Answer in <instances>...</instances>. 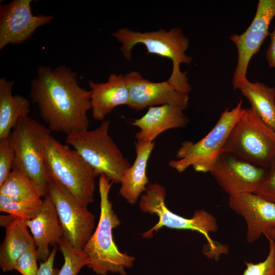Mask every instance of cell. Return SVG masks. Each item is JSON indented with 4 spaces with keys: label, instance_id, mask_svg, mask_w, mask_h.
<instances>
[{
    "label": "cell",
    "instance_id": "1",
    "mask_svg": "<svg viewBox=\"0 0 275 275\" xmlns=\"http://www.w3.org/2000/svg\"><path fill=\"white\" fill-rule=\"evenodd\" d=\"M30 96L51 131L68 135L88 129L91 93L79 85L77 74L71 69L39 66L31 82Z\"/></svg>",
    "mask_w": 275,
    "mask_h": 275
},
{
    "label": "cell",
    "instance_id": "2",
    "mask_svg": "<svg viewBox=\"0 0 275 275\" xmlns=\"http://www.w3.org/2000/svg\"><path fill=\"white\" fill-rule=\"evenodd\" d=\"M112 35L121 44L120 50L128 61L132 58L133 48L139 44L145 45L147 53L170 59L173 67L168 81L180 93L188 94L190 92L186 72L180 68L181 64H189L192 61V57L186 54L189 40L179 28L145 32L121 28Z\"/></svg>",
    "mask_w": 275,
    "mask_h": 275
},
{
    "label": "cell",
    "instance_id": "3",
    "mask_svg": "<svg viewBox=\"0 0 275 275\" xmlns=\"http://www.w3.org/2000/svg\"><path fill=\"white\" fill-rule=\"evenodd\" d=\"M113 184L104 175L99 176L100 217L96 230L82 250L88 258L87 266L96 274L106 275L111 272L126 275V269L133 266L135 258L121 253L113 239V230L121 221L109 199Z\"/></svg>",
    "mask_w": 275,
    "mask_h": 275
},
{
    "label": "cell",
    "instance_id": "4",
    "mask_svg": "<svg viewBox=\"0 0 275 275\" xmlns=\"http://www.w3.org/2000/svg\"><path fill=\"white\" fill-rule=\"evenodd\" d=\"M140 201V208L144 212L156 214L159 221L143 234V237H151L154 231H157L163 227L196 231L203 234L207 241L203 252L206 257L217 260L221 255L227 254V246L213 241L210 237V233H215L218 229L217 221L212 214L200 209L196 211L190 218L182 217L173 213L167 207L166 190L163 186L153 183L148 185Z\"/></svg>",
    "mask_w": 275,
    "mask_h": 275
},
{
    "label": "cell",
    "instance_id": "5",
    "mask_svg": "<svg viewBox=\"0 0 275 275\" xmlns=\"http://www.w3.org/2000/svg\"><path fill=\"white\" fill-rule=\"evenodd\" d=\"M9 135L15 154L13 168L23 172L39 195L44 198L50 181L45 170L44 151L51 130L28 116L19 119Z\"/></svg>",
    "mask_w": 275,
    "mask_h": 275
},
{
    "label": "cell",
    "instance_id": "6",
    "mask_svg": "<svg viewBox=\"0 0 275 275\" xmlns=\"http://www.w3.org/2000/svg\"><path fill=\"white\" fill-rule=\"evenodd\" d=\"M44 163L50 180L67 188L84 206L94 201V169L75 149L64 145L51 135L45 149Z\"/></svg>",
    "mask_w": 275,
    "mask_h": 275
},
{
    "label": "cell",
    "instance_id": "7",
    "mask_svg": "<svg viewBox=\"0 0 275 275\" xmlns=\"http://www.w3.org/2000/svg\"><path fill=\"white\" fill-rule=\"evenodd\" d=\"M222 153L267 169L275 156V131L253 108H243L234 124Z\"/></svg>",
    "mask_w": 275,
    "mask_h": 275
},
{
    "label": "cell",
    "instance_id": "8",
    "mask_svg": "<svg viewBox=\"0 0 275 275\" xmlns=\"http://www.w3.org/2000/svg\"><path fill=\"white\" fill-rule=\"evenodd\" d=\"M109 126L108 120H103L93 130L67 135L65 142L77 151L97 176L103 174L113 183H120L131 164L109 135Z\"/></svg>",
    "mask_w": 275,
    "mask_h": 275
},
{
    "label": "cell",
    "instance_id": "9",
    "mask_svg": "<svg viewBox=\"0 0 275 275\" xmlns=\"http://www.w3.org/2000/svg\"><path fill=\"white\" fill-rule=\"evenodd\" d=\"M242 103L240 99L232 109L226 108L213 128L201 140L196 143L183 142L176 154L178 159L171 160L170 167L180 173L190 166L197 172H210L242 112Z\"/></svg>",
    "mask_w": 275,
    "mask_h": 275
},
{
    "label": "cell",
    "instance_id": "10",
    "mask_svg": "<svg viewBox=\"0 0 275 275\" xmlns=\"http://www.w3.org/2000/svg\"><path fill=\"white\" fill-rule=\"evenodd\" d=\"M48 195L55 205L64 237L73 247L82 250L94 232V215L56 181L50 180Z\"/></svg>",
    "mask_w": 275,
    "mask_h": 275
},
{
    "label": "cell",
    "instance_id": "11",
    "mask_svg": "<svg viewBox=\"0 0 275 275\" xmlns=\"http://www.w3.org/2000/svg\"><path fill=\"white\" fill-rule=\"evenodd\" d=\"M274 16L275 0H259L255 15L249 27L241 35L230 36V40L235 44L238 51L237 63L232 77L234 89L246 77L250 61L269 35V25Z\"/></svg>",
    "mask_w": 275,
    "mask_h": 275
},
{
    "label": "cell",
    "instance_id": "12",
    "mask_svg": "<svg viewBox=\"0 0 275 275\" xmlns=\"http://www.w3.org/2000/svg\"><path fill=\"white\" fill-rule=\"evenodd\" d=\"M266 169L222 153L210 172L230 196L254 193L267 175Z\"/></svg>",
    "mask_w": 275,
    "mask_h": 275
},
{
    "label": "cell",
    "instance_id": "13",
    "mask_svg": "<svg viewBox=\"0 0 275 275\" xmlns=\"http://www.w3.org/2000/svg\"><path fill=\"white\" fill-rule=\"evenodd\" d=\"M32 0H14L0 6V49L9 44H19L40 26L51 22L53 16L34 15Z\"/></svg>",
    "mask_w": 275,
    "mask_h": 275
},
{
    "label": "cell",
    "instance_id": "14",
    "mask_svg": "<svg viewBox=\"0 0 275 275\" xmlns=\"http://www.w3.org/2000/svg\"><path fill=\"white\" fill-rule=\"evenodd\" d=\"M125 76L130 91L129 108L141 111L165 104L176 106L184 111L187 108L189 95L178 92L167 80L152 82L136 71H130Z\"/></svg>",
    "mask_w": 275,
    "mask_h": 275
},
{
    "label": "cell",
    "instance_id": "15",
    "mask_svg": "<svg viewBox=\"0 0 275 275\" xmlns=\"http://www.w3.org/2000/svg\"><path fill=\"white\" fill-rule=\"evenodd\" d=\"M228 204L244 219L248 242L253 243L262 235L275 230V203L250 193L230 196Z\"/></svg>",
    "mask_w": 275,
    "mask_h": 275
},
{
    "label": "cell",
    "instance_id": "16",
    "mask_svg": "<svg viewBox=\"0 0 275 275\" xmlns=\"http://www.w3.org/2000/svg\"><path fill=\"white\" fill-rule=\"evenodd\" d=\"M25 222L33 236L38 260L46 261L51 254L50 246L59 245L64 237L55 205L49 195L43 199L38 214L34 218Z\"/></svg>",
    "mask_w": 275,
    "mask_h": 275
},
{
    "label": "cell",
    "instance_id": "17",
    "mask_svg": "<svg viewBox=\"0 0 275 275\" xmlns=\"http://www.w3.org/2000/svg\"><path fill=\"white\" fill-rule=\"evenodd\" d=\"M88 85L92 114L96 120L102 121L116 107L129 104L130 91L125 75L112 73L106 82L90 80Z\"/></svg>",
    "mask_w": 275,
    "mask_h": 275
},
{
    "label": "cell",
    "instance_id": "18",
    "mask_svg": "<svg viewBox=\"0 0 275 275\" xmlns=\"http://www.w3.org/2000/svg\"><path fill=\"white\" fill-rule=\"evenodd\" d=\"M181 108L169 104L148 107L146 113L132 124L140 128L135 134L136 141L154 142L164 131L184 127L189 119Z\"/></svg>",
    "mask_w": 275,
    "mask_h": 275
},
{
    "label": "cell",
    "instance_id": "19",
    "mask_svg": "<svg viewBox=\"0 0 275 275\" xmlns=\"http://www.w3.org/2000/svg\"><path fill=\"white\" fill-rule=\"evenodd\" d=\"M154 148V142H135V158L133 163L124 172L119 190V195L131 204H135L147 188L149 183L147 163Z\"/></svg>",
    "mask_w": 275,
    "mask_h": 275
},
{
    "label": "cell",
    "instance_id": "20",
    "mask_svg": "<svg viewBox=\"0 0 275 275\" xmlns=\"http://www.w3.org/2000/svg\"><path fill=\"white\" fill-rule=\"evenodd\" d=\"M5 228V236L0 245V267L4 272L15 269L21 255L35 245L24 220L15 217Z\"/></svg>",
    "mask_w": 275,
    "mask_h": 275
},
{
    "label": "cell",
    "instance_id": "21",
    "mask_svg": "<svg viewBox=\"0 0 275 275\" xmlns=\"http://www.w3.org/2000/svg\"><path fill=\"white\" fill-rule=\"evenodd\" d=\"M13 80L0 78V139L10 135L19 119L30 112L29 101L20 95H12Z\"/></svg>",
    "mask_w": 275,
    "mask_h": 275
},
{
    "label": "cell",
    "instance_id": "22",
    "mask_svg": "<svg viewBox=\"0 0 275 275\" xmlns=\"http://www.w3.org/2000/svg\"><path fill=\"white\" fill-rule=\"evenodd\" d=\"M236 89L239 90L260 118L274 131L275 129V87L247 78L242 80Z\"/></svg>",
    "mask_w": 275,
    "mask_h": 275
},
{
    "label": "cell",
    "instance_id": "23",
    "mask_svg": "<svg viewBox=\"0 0 275 275\" xmlns=\"http://www.w3.org/2000/svg\"><path fill=\"white\" fill-rule=\"evenodd\" d=\"M0 194L24 203L41 204L43 202L30 178L16 168L12 169L0 185Z\"/></svg>",
    "mask_w": 275,
    "mask_h": 275
},
{
    "label": "cell",
    "instance_id": "24",
    "mask_svg": "<svg viewBox=\"0 0 275 275\" xmlns=\"http://www.w3.org/2000/svg\"><path fill=\"white\" fill-rule=\"evenodd\" d=\"M59 245L64 258V264L58 275H77L82 267L89 264L86 254L73 247L64 237Z\"/></svg>",
    "mask_w": 275,
    "mask_h": 275
},
{
    "label": "cell",
    "instance_id": "25",
    "mask_svg": "<svg viewBox=\"0 0 275 275\" xmlns=\"http://www.w3.org/2000/svg\"><path fill=\"white\" fill-rule=\"evenodd\" d=\"M42 204L16 201L0 194V211L24 221L34 218L40 212Z\"/></svg>",
    "mask_w": 275,
    "mask_h": 275
},
{
    "label": "cell",
    "instance_id": "26",
    "mask_svg": "<svg viewBox=\"0 0 275 275\" xmlns=\"http://www.w3.org/2000/svg\"><path fill=\"white\" fill-rule=\"evenodd\" d=\"M269 251L266 259L258 263L245 262L243 275H275V241L267 238Z\"/></svg>",
    "mask_w": 275,
    "mask_h": 275
},
{
    "label": "cell",
    "instance_id": "27",
    "mask_svg": "<svg viewBox=\"0 0 275 275\" xmlns=\"http://www.w3.org/2000/svg\"><path fill=\"white\" fill-rule=\"evenodd\" d=\"M14 151L10 135L0 139V185L13 169Z\"/></svg>",
    "mask_w": 275,
    "mask_h": 275
},
{
    "label": "cell",
    "instance_id": "28",
    "mask_svg": "<svg viewBox=\"0 0 275 275\" xmlns=\"http://www.w3.org/2000/svg\"><path fill=\"white\" fill-rule=\"evenodd\" d=\"M37 249L33 245L24 252L17 260L15 269L22 275H38Z\"/></svg>",
    "mask_w": 275,
    "mask_h": 275
},
{
    "label": "cell",
    "instance_id": "29",
    "mask_svg": "<svg viewBox=\"0 0 275 275\" xmlns=\"http://www.w3.org/2000/svg\"><path fill=\"white\" fill-rule=\"evenodd\" d=\"M269 171L254 194L275 203V156L268 168Z\"/></svg>",
    "mask_w": 275,
    "mask_h": 275
},
{
    "label": "cell",
    "instance_id": "30",
    "mask_svg": "<svg viewBox=\"0 0 275 275\" xmlns=\"http://www.w3.org/2000/svg\"><path fill=\"white\" fill-rule=\"evenodd\" d=\"M57 250V245L54 246L51 251V254L48 259L41 262L38 269V275H58L60 270L53 267L54 258Z\"/></svg>",
    "mask_w": 275,
    "mask_h": 275
},
{
    "label": "cell",
    "instance_id": "31",
    "mask_svg": "<svg viewBox=\"0 0 275 275\" xmlns=\"http://www.w3.org/2000/svg\"><path fill=\"white\" fill-rule=\"evenodd\" d=\"M269 35L271 40L266 52V59L269 67L275 68V27Z\"/></svg>",
    "mask_w": 275,
    "mask_h": 275
},
{
    "label": "cell",
    "instance_id": "32",
    "mask_svg": "<svg viewBox=\"0 0 275 275\" xmlns=\"http://www.w3.org/2000/svg\"><path fill=\"white\" fill-rule=\"evenodd\" d=\"M15 217L9 215L7 216L1 215V225L6 227Z\"/></svg>",
    "mask_w": 275,
    "mask_h": 275
},
{
    "label": "cell",
    "instance_id": "33",
    "mask_svg": "<svg viewBox=\"0 0 275 275\" xmlns=\"http://www.w3.org/2000/svg\"><path fill=\"white\" fill-rule=\"evenodd\" d=\"M266 238L271 239L275 241V230H271L264 234Z\"/></svg>",
    "mask_w": 275,
    "mask_h": 275
},
{
    "label": "cell",
    "instance_id": "34",
    "mask_svg": "<svg viewBox=\"0 0 275 275\" xmlns=\"http://www.w3.org/2000/svg\"><path fill=\"white\" fill-rule=\"evenodd\" d=\"M274 131H275V129H274Z\"/></svg>",
    "mask_w": 275,
    "mask_h": 275
}]
</instances>
